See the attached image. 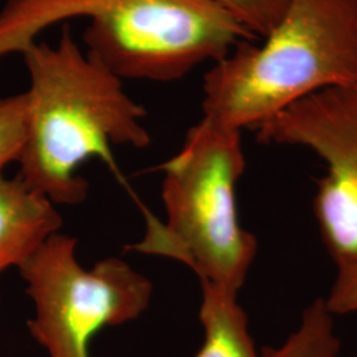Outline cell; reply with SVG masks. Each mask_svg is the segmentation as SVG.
Returning <instances> with one entry per match:
<instances>
[{
	"instance_id": "3957f363",
	"label": "cell",
	"mask_w": 357,
	"mask_h": 357,
	"mask_svg": "<svg viewBox=\"0 0 357 357\" xmlns=\"http://www.w3.org/2000/svg\"><path fill=\"white\" fill-rule=\"evenodd\" d=\"M264 38L241 40L206 72L205 118L255 130L317 91L357 85V0H289Z\"/></svg>"
},
{
	"instance_id": "9c48e42d",
	"label": "cell",
	"mask_w": 357,
	"mask_h": 357,
	"mask_svg": "<svg viewBox=\"0 0 357 357\" xmlns=\"http://www.w3.org/2000/svg\"><path fill=\"white\" fill-rule=\"evenodd\" d=\"M323 298L314 301L302 312L299 327L278 348H265L262 357H336L340 340Z\"/></svg>"
},
{
	"instance_id": "ba28073f",
	"label": "cell",
	"mask_w": 357,
	"mask_h": 357,
	"mask_svg": "<svg viewBox=\"0 0 357 357\" xmlns=\"http://www.w3.org/2000/svg\"><path fill=\"white\" fill-rule=\"evenodd\" d=\"M203 302L200 321L204 343L195 357H262L255 349L248 317L238 305L237 294L208 282H200Z\"/></svg>"
},
{
	"instance_id": "7a4b0ae2",
	"label": "cell",
	"mask_w": 357,
	"mask_h": 357,
	"mask_svg": "<svg viewBox=\"0 0 357 357\" xmlns=\"http://www.w3.org/2000/svg\"><path fill=\"white\" fill-rule=\"evenodd\" d=\"M76 17L89 20L86 52L122 79L176 81L255 38L211 0H6L0 59Z\"/></svg>"
},
{
	"instance_id": "8992f818",
	"label": "cell",
	"mask_w": 357,
	"mask_h": 357,
	"mask_svg": "<svg viewBox=\"0 0 357 357\" xmlns=\"http://www.w3.org/2000/svg\"><path fill=\"white\" fill-rule=\"evenodd\" d=\"M258 141L301 146L327 174L317 180L314 215L337 268L357 261V85L320 90L255 128Z\"/></svg>"
},
{
	"instance_id": "52a82bcc",
	"label": "cell",
	"mask_w": 357,
	"mask_h": 357,
	"mask_svg": "<svg viewBox=\"0 0 357 357\" xmlns=\"http://www.w3.org/2000/svg\"><path fill=\"white\" fill-rule=\"evenodd\" d=\"M63 225L56 205L19 176L0 172V274L20 268Z\"/></svg>"
},
{
	"instance_id": "277c9868",
	"label": "cell",
	"mask_w": 357,
	"mask_h": 357,
	"mask_svg": "<svg viewBox=\"0 0 357 357\" xmlns=\"http://www.w3.org/2000/svg\"><path fill=\"white\" fill-rule=\"evenodd\" d=\"M160 168L166 224L146 212V237L130 249L174 258L200 282L238 295L258 248L236 205L245 169L241 131L203 116Z\"/></svg>"
},
{
	"instance_id": "6da1fadb",
	"label": "cell",
	"mask_w": 357,
	"mask_h": 357,
	"mask_svg": "<svg viewBox=\"0 0 357 357\" xmlns=\"http://www.w3.org/2000/svg\"><path fill=\"white\" fill-rule=\"evenodd\" d=\"M20 54L31 86L17 176L54 205L81 204L89 184L77 174L79 166L98 158L119 176L112 147H147V113L121 77L81 51L68 26L56 45L36 40Z\"/></svg>"
},
{
	"instance_id": "7c38bea8",
	"label": "cell",
	"mask_w": 357,
	"mask_h": 357,
	"mask_svg": "<svg viewBox=\"0 0 357 357\" xmlns=\"http://www.w3.org/2000/svg\"><path fill=\"white\" fill-rule=\"evenodd\" d=\"M324 302L332 315L357 312V261L337 268L336 278Z\"/></svg>"
},
{
	"instance_id": "30bf717a",
	"label": "cell",
	"mask_w": 357,
	"mask_h": 357,
	"mask_svg": "<svg viewBox=\"0 0 357 357\" xmlns=\"http://www.w3.org/2000/svg\"><path fill=\"white\" fill-rule=\"evenodd\" d=\"M255 38H265L278 24L289 0H211Z\"/></svg>"
},
{
	"instance_id": "5b68a950",
	"label": "cell",
	"mask_w": 357,
	"mask_h": 357,
	"mask_svg": "<svg viewBox=\"0 0 357 357\" xmlns=\"http://www.w3.org/2000/svg\"><path fill=\"white\" fill-rule=\"evenodd\" d=\"M76 238L54 233L19 268L35 314L26 326L48 357H90V343L105 327L139 318L153 283L116 257L82 268Z\"/></svg>"
},
{
	"instance_id": "8fae6325",
	"label": "cell",
	"mask_w": 357,
	"mask_h": 357,
	"mask_svg": "<svg viewBox=\"0 0 357 357\" xmlns=\"http://www.w3.org/2000/svg\"><path fill=\"white\" fill-rule=\"evenodd\" d=\"M26 138V93L0 98V172L19 160Z\"/></svg>"
}]
</instances>
